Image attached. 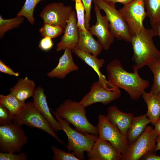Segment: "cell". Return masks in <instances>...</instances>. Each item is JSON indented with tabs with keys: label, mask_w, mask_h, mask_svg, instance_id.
<instances>
[{
	"label": "cell",
	"mask_w": 160,
	"mask_h": 160,
	"mask_svg": "<svg viewBox=\"0 0 160 160\" xmlns=\"http://www.w3.org/2000/svg\"><path fill=\"white\" fill-rule=\"evenodd\" d=\"M106 71L109 82L115 87L126 91L132 100L140 99L150 85L149 81L142 78L138 72L131 73L125 70L118 59L108 64Z\"/></svg>",
	"instance_id": "1"
},
{
	"label": "cell",
	"mask_w": 160,
	"mask_h": 160,
	"mask_svg": "<svg viewBox=\"0 0 160 160\" xmlns=\"http://www.w3.org/2000/svg\"><path fill=\"white\" fill-rule=\"evenodd\" d=\"M151 28H145L139 33L132 36L131 43L133 51L132 66L134 72L148 66L160 59V51L155 46Z\"/></svg>",
	"instance_id": "2"
},
{
	"label": "cell",
	"mask_w": 160,
	"mask_h": 160,
	"mask_svg": "<svg viewBox=\"0 0 160 160\" xmlns=\"http://www.w3.org/2000/svg\"><path fill=\"white\" fill-rule=\"evenodd\" d=\"M55 112L60 118L73 125L77 131L98 135L97 127L88 120L85 108L79 102L66 99L56 108Z\"/></svg>",
	"instance_id": "3"
},
{
	"label": "cell",
	"mask_w": 160,
	"mask_h": 160,
	"mask_svg": "<svg viewBox=\"0 0 160 160\" xmlns=\"http://www.w3.org/2000/svg\"><path fill=\"white\" fill-rule=\"evenodd\" d=\"M50 110L61 125L63 130L67 136L68 142L66 146L67 150L69 152L73 151L80 160L85 159L84 152L91 151L99 136L89 133L83 134L74 129L68 121L60 118L55 111L51 109Z\"/></svg>",
	"instance_id": "4"
},
{
	"label": "cell",
	"mask_w": 160,
	"mask_h": 160,
	"mask_svg": "<svg viewBox=\"0 0 160 160\" xmlns=\"http://www.w3.org/2000/svg\"><path fill=\"white\" fill-rule=\"evenodd\" d=\"M12 123L20 127L25 125L32 128H37L47 133L53 137L57 142L65 145L50 127L39 111L34 106L33 102L25 103L21 112L14 116Z\"/></svg>",
	"instance_id": "5"
},
{
	"label": "cell",
	"mask_w": 160,
	"mask_h": 160,
	"mask_svg": "<svg viewBox=\"0 0 160 160\" xmlns=\"http://www.w3.org/2000/svg\"><path fill=\"white\" fill-rule=\"evenodd\" d=\"M100 9L105 14L109 23L110 31L114 38L131 42L132 35L129 28L116 5H112L104 0H93Z\"/></svg>",
	"instance_id": "6"
},
{
	"label": "cell",
	"mask_w": 160,
	"mask_h": 160,
	"mask_svg": "<svg viewBox=\"0 0 160 160\" xmlns=\"http://www.w3.org/2000/svg\"><path fill=\"white\" fill-rule=\"evenodd\" d=\"M158 135L152 126L147 125L141 135L121 154V160H140L148 152L156 153Z\"/></svg>",
	"instance_id": "7"
},
{
	"label": "cell",
	"mask_w": 160,
	"mask_h": 160,
	"mask_svg": "<svg viewBox=\"0 0 160 160\" xmlns=\"http://www.w3.org/2000/svg\"><path fill=\"white\" fill-rule=\"evenodd\" d=\"M28 140L21 127L13 123L0 126L1 152L20 153Z\"/></svg>",
	"instance_id": "8"
},
{
	"label": "cell",
	"mask_w": 160,
	"mask_h": 160,
	"mask_svg": "<svg viewBox=\"0 0 160 160\" xmlns=\"http://www.w3.org/2000/svg\"><path fill=\"white\" fill-rule=\"evenodd\" d=\"M145 9L143 0H135L124 5L119 10L132 36L145 28L143 22L147 16Z\"/></svg>",
	"instance_id": "9"
},
{
	"label": "cell",
	"mask_w": 160,
	"mask_h": 160,
	"mask_svg": "<svg viewBox=\"0 0 160 160\" xmlns=\"http://www.w3.org/2000/svg\"><path fill=\"white\" fill-rule=\"evenodd\" d=\"M97 127L100 138L110 142L121 154L127 151L129 145L126 138L106 116L99 115Z\"/></svg>",
	"instance_id": "10"
},
{
	"label": "cell",
	"mask_w": 160,
	"mask_h": 160,
	"mask_svg": "<svg viewBox=\"0 0 160 160\" xmlns=\"http://www.w3.org/2000/svg\"><path fill=\"white\" fill-rule=\"evenodd\" d=\"M121 95L119 88L108 87L98 80L93 82L90 91L79 102L85 108L97 103L108 105L119 98Z\"/></svg>",
	"instance_id": "11"
},
{
	"label": "cell",
	"mask_w": 160,
	"mask_h": 160,
	"mask_svg": "<svg viewBox=\"0 0 160 160\" xmlns=\"http://www.w3.org/2000/svg\"><path fill=\"white\" fill-rule=\"evenodd\" d=\"M72 11L71 6H65L61 2H53L46 6L39 16L44 24L59 26L64 28Z\"/></svg>",
	"instance_id": "12"
},
{
	"label": "cell",
	"mask_w": 160,
	"mask_h": 160,
	"mask_svg": "<svg viewBox=\"0 0 160 160\" xmlns=\"http://www.w3.org/2000/svg\"><path fill=\"white\" fill-rule=\"evenodd\" d=\"M96 21L95 24L89 28V31L92 35L95 36L105 50H108L113 43L114 38L109 30V23L106 16H103L98 6L94 4Z\"/></svg>",
	"instance_id": "13"
},
{
	"label": "cell",
	"mask_w": 160,
	"mask_h": 160,
	"mask_svg": "<svg viewBox=\"0 0 160 160\" xmlns=\"http://www.w3.org/2000/svg\"><path fill=\"white\" fill-rule=\"evenodd\" d=\"M88 160H121L122 154L109 142L99 138L91 151L87 152Z\"/></svg>",
	"instance_id": "14"
},
{
	"label": "cell",
	"mask_w": 160,
	"mask_h": 160,
	"mask_svg": "<svg viewBox=\"0 0 160 160\" xmlns=\"http://www.w3.org/2000/svg\"><path fill=\"white\" fill-rule=\"evenodd\" d=\"M76 15L75 12L73 10L64 28L63 35L57 44V52L67 48L72 50L76 47L79 38Z\"/></svg>",
	"instance_id": "15"
},
{
	"label": "cell",
	"mask_w": 160,
	"mask_h": 160,
	"mask_svg": "<svg viewBox=\"0 0 160 160\" xmlns=\"http://www.w3.org/2000/svg\"><path fill=\"white\" fill-rule=\"evenodd\" d=\"M33 103L55 132L63 130L61 125L51 113L47 103L44 89L39 86L35 89L33 96Z\"/></svg>",
	"instance_id": "16"
},
{
	"label": "cell",
	"mask_w": 160,
	"mask_h": 160,
	"mask_svg": "<svg viewBox=\"0 0 160 160\" xmlns=\"http://www.w3.org/2000/svg\"><path fill=\"white\" fill-rule=\"evenodd\" d=\"M64 50L63 54L59 59L57 65L47 73L48 77L63 79L71 72L78 70L79 67L73 60L72 49L67 48Z\"/></svg>",
	"instance_id": "17"
},
{
	"label": "cell",
	"mask_w": 160,
	"mask_h": 160,
	"mask_svg": "<svg viewBox=\"0 0 160 160\" xmlns=\"http://www.w3.org/2000/svg\"><path fill=\"white\" fill-rule=\"evenodd\" d=\"M107 111L106 116L108 119L119 129L126 138L128 130L135 116L134 114L123 112L116 105L109 107Z\"/></svg>",
	"instance_id": "18"
},
{
	"label": "cell",
	"mask_w": 160,
	"mask_h": 160,
	"mask_svg": "<svg viewBox=\"0 0 160 160\" xmlns=\"http://www.w3.org/2000/svg\"><path fill=\"white\" fill-rule=\"evenodd\" d=\"M72 52L79 58L84 61L89 66L91 67L97 74L99 80L104 85L110 88H113L114 86L111 84L100 71V68L102 67L105 63L103 59H99L91 54L83 52L74 48Z\"/></svg>",
	"instance_id": "19"
},
{
	"label": "cell",
	"mask_w": 160,
	"mask_h": 160,
	"mask_svg": "<svg viewBox=\"0 0 160 160\" xmlns=\"http://www.w3.org/2000/svg\"><path fill=\"white\" fill-rule=\"evenodd\" d=\"M79 40L75 48L96 57L100 54L103 49L102 46L99 41L95 39L88 30L85 33L79 30Z\"/></svg>",
	"instance_id": "20"
},
{
	"label": "cell",
	"mask_w": 160,
	"mask_h": 160,
	"mask_svg": "<svg viewBox=\"0 0 160 160\" xmlns=\"http://www.w3.org/2000/svg\"><path fill=\"white\" fill-rule=\"evenodd\" d=\"M36 84L28 76L18 79L17 83L10 89V93L20 101L25 103L28 98L33 97L35 90Z\"/></svg>",
	"instance_id": "21"
},
{
	"label": "cell",
	"mask_w": 160,
	"mask_h": 160,
	"mask_svg": "<svg viewBox=\"0 0 160 160\" xmlns=\"http://www.w3.org/2000/svg\"><path fill=\"white\" fill-rule=\"evenodd\" d=\"M151 122L146 114L134 116L126 136L129 145L137 139L143 132L147 125Z\"/></svg>",
	"instance_id": "22"
},
{
	"label": "cell",
	"mask_w": 160,
	"mask_h": 160,
	"mask_svg": "<svg viewBox=\"0 0 160 160\" xmlns=\"http://www.w3.org/2000/svg\"><path fill=\"white\" fill-rule=\"evenodd\" d=\"M142 97L147 107L146 114L154 125L160 118V94L155 95L150 91H145Z\"/></svg>",
	"instance_id": "23"
},
{
	"label": "cell",
	"mask_w": 160,
	"mask_h": 160,
	"mask_svg": "<svg viewBox=\"0 0 160 160\" xmlns=\"http://www.w3.org/2000/svg\"><path fill=\"white\" fill-rule=\"evenodd\" d=\"M25 104L11 93L6 95H0V105L8 110L13 116L21 112Z\"/></svg>",
	"instance_id": "24"
},
{
	"label": "cell",
	"mask_w": 160,
	"mask_h": 160,
	"mask_svg": "<svg viewBox=\"0 0 160 160\" xmlns=\"http://www.w3.org/2000/svg\"><path fill=\"white\" fill-rule=\"evenodd\" d=\"M152 25L160 20V0H143Z\"/></svg>",
	"instance_id": "25"
},
{
	"label": "cell",
	"mask_w": 160,
	"mask_h": 160,
	"mask_svg": "<svg viewBox=\"0 0 160 160\" xmlns=\"http://www.w3.org/2000/svg\"><path fill=\"white\" fill-rule=\"evenodd\" d=\"M24 17L17 16L14 18L5 19L0 15V38H2L8 31L17 28L24 21Z\"/></svg>",
	"instance_id": "26"
},
{
	"label": "cell",
	"mask_w": 160,
	"mask_h": 160,
	"mask_svg": "<svg viewBox=\"0 0 160 160\" xmlns=\"http://www.w3.org/2000/svg\"><path fill=\"white\" fill-rule=\"evenodd\" d=\"M45 0H25L24 5L17 14V15L25 17L29 23L33 25L35 20L33 16L35 8L39 2Z\"/></svg>",
	"instance_id": "27"
},
{
	"label": "cell",
	"mask_w": 160,
	"mask_h": 160,
	"mask_svg": "<svg viewBox=\"0 0 160 160\" xmlns=\"http://www.w3.org/2000/svg\"><path fill=\"white\" fill-rule=\"evenodd\" d=\"M148 66L153 74V82L150 92L155 95L160 94V59Z\"/></svg>",
	"instance_id": "28"
},
{
	"label": "cell",
	"mask_w": 160,
	"mask_h": 160,
	"mask_svg": "<svg viewBox=\"0 0 160 160\" xmlns=\"http://www.w3.org/2000/svg\"><path fill=\"white\" fill-rule=\"evenodd\" d=\"M64 28L59 26L48 24L44 25L39 29V32L43 37H48L51 39L56 38L64 32Z\"/></svg>",
	"instance_id": "29"
},
{
	"label": "cell",
	"mask_w": 160,
	"mask_h": 160,
	"mask_svg": "<svg viewBox=\"0 0 160 160\" xmlns=\"http://www.w3.org/2000/svg\"><path fill=\"white\" fill-rule=\"evenodd\" d=\"M75 8L77 21V25L79 30L86 33L87 31L85 26V13L84 5L81 0H75Z\"/></svg>",
	"instance_id": "30"
},
{
	"label": "cell",
	"mask_w": 160,
	"mask_h": 160,
	"mask_svg": "<svg viewBox=\"0 0 160 160\" xmlns=\"http://www.w3.org/2000/svg\"><path fill=\"white\" fill-rule=\"evenodd\" d=\"M53 153L52 159L54 160H80L75 155L74 152H67L57 147L52 146Z\"/></svg>",
	"instance_id": "31"
},
{
	"label": "cell",
	"mask_w": 160,
	"mask_h": 160,
	"mask_svg": "<svg viewBox=\"0 0 160 160\" xmlns=\"http://www.w3.org/2000/svg\"><path fill=\"white\" fill-rule=\"evenodd\" d=\"M12 152L0 153V160H26L28 156L24 152L16 154Z\"/></svg>",
	"instance_id": "32"
},
{
	"label": "cell",
	"mask_w": 160,
	"mask_h": 160,
	"mask_svg": "<svg viewBox=\"0 0 160 160\" xmlns=\"http://www.w3.org/2000/svg\"><path fill=\"white\" fill-rule=\"evenodd\" d=\"M13 116L8 110L0 105V125L12 123Z\"/></svg>",
	"instance_id": "33"
},
{
	"label": "cell",
	"mask_w": 160,
	"mask_h": 160,
	"mask_svg": "<svg viewBox=\"0 0 160 160\" xmlns=\"http://www.w3.org/2000/svg\"><path fill=\"white\" fill-rule=\"evenodd\" d=\"M84 5L85 11V26L88 30L90 28L92 2L93 0H81Z\"/></svg>",
	"instance_id": "34"
},
{
	"label": "cell",
	"mask_w": 160,
	"mask_h": 160,
	"mask_svg": "<svg viewBox=\"0 0 160 160\" xmlns=\"http://www.w3.org/2000/svg\"><path fill=\"white\" fill-rule=\"evenodd\" d=\"M53 45L52 39L48 37H44L40 40L39 47L42 50L47 51L51 49Z\"/></svg>",
	"instance_id": "35"
},
{
	"label": "cell",
	"mask_w": 160,
	"mask_h": 160,
	"mask_svg": "<svg viewBox=\"0 0 160 160\" xmlns=\"http://www.w3.org/2000/svg\"><path fill=\"white\" fill-rule=\"evenodd\" d=\"M0 71L5 74L16 76H18L19 75L18 72H15L1 60H0Z\"/></svg>",
	"instance_id": "36"
},
{
	"label": "cell",
	"mask_w": 160,
	"mask_h": 160,
	"mask_svg": "<svg viewBox=\"0 0 160 160\" xmlns=\"http://www.w3.org/2000/svg\"><path fill=\"white\" fill-rule=\"evenodd\" d=\"M156 153L149 152L142 157L140 160H160V156L156 155Z\"/></svg>",
	"instance_id": "37"
},
{
	"label": "cell",
	"mask_w": 160,
	"mask_h": 160,
	"mask_svg": "<svg viewBox=\"0 0 160 160\" xmlns=\"http://www.w3.org/2000/svg\"><path fill=\"white\" fill-rule=\"evenodd\" d=\"M151 28L154 36H158L160 38V20L152 25Z\"/></svg>",
	"instance_id": "38"
},
{
	"label": "cell",
	"mask_w": 160,
	"mask_h": 160,
	"mask_svg": "<svg viewBox=\"0 0 160 160\" xmlns=\"http://www.w3.org/2000/svg\"><path fill=\"white\" fill-rule=\"evenodd\" d=\"M109 4L115 5L117 3H121L124 5L127 4L135 0H104Z\"/></svg>",
	"instance_id": "39"
},
{
	"label": "cell",
	"mask_w": 160,
	"mask_h": 160,
	"mask_svg": "<svg viewBox=\"0 0 160 160\" xmlns=\"http://www.w3.org/2000/svg\"><path fill=\"white\" fill-rule=\"evenodd\" d=\"M154 129L158 135L160 134V118L156 122L154 125Z\"/></svg>",
	"instance_id": "40"
},
{
	"label": "cell",
	"mask_w": 160,
	"mask_h": 160,
	"mask_svg": "<svg viewBox=\"0 0 160 160\" xmlns=\"http://www.w3.org/2000/svg\"><path fill=\"white\" fill-rule=\"evenodd\" d=\"M156 151L160 150V134L158 135L156 139Z\"/></svg>",
	"instance_id": "41"
}]
</instances>
